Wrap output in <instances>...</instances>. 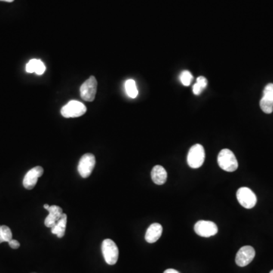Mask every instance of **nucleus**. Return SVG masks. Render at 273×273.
Masks as SVG:
<instances>
[{
  "label": "nucleus",
  "instance_id": "nucleus-1",
  "mask_svg": "<svg viewBox=\"0 0 273 273\" xmlns=\"http://www.w3.org/2000/svg\"><path fill=\"white\" fill-rule=\"evenodd\" d=\"M217 161L219 167L228 173H232L238 168V163L235 155L228 149H223L219 152Z\"/></svg>",
  "mask_w": 273,
  "mask_h": 273
},
{
  "label": "nucleus",
  "instance_id": "nucleus-2",
  "mask_svg": "<svg viewBox=\"0 0 273 273\" xmlns=\"http://www.w3.org/2000/svg\"><path fill=\"white\" fill-rule=\"evenodd\" d=\"M87 112V108L82 102L77 100L68 102L61 109V114L65 118H78Z\"/></svg>",
  "mask_w": 273,
  "mask_h": 273
},
{
  "label": "nucleus",
  "instance_id": "nucleus-3",
  "mask_svg": "<svg viewBox=\"0 0 273 273\" xmlns=\"http://www.w3.org/2000/svg\"><path fill=\"white\" fill-rule=\"evenodd\" d=\"M205 160L204 148L202 145H195L191 147L188 154V166L192 169H198L203 166Z\"/></svg>",
  "mask_w": 273,
  "mask_h": 273
},
{
  "label": "nucleus",
  "instance_id": "nucleus-4",
  "mask_svg": "<svg viewBox=\"0 0 273 273\" xmlns=\"http://www.w3.org/2000/svg\"><path fill=\"white\" fill-rule=\"evenodd\" d=\"M102 253L106 263L115 265L118 259V248L111 239H106L102 243Z\"/></svg>",
  "mask_w": 273,
  "mask_h": 273
},
{
  "label": "nucleus",
  "instance_id": "nucleus-5",
  "mask_svg": "<svg viewBox=\"0 0 273 273\" xmlns=\"http://www.w3.org/2000/svg\"><path fill=\"white\" fill-rule=\"evenodd\" d=\"M239 203L246 209H252L256 206L257 198L256 194L250 188L243 187L237 190L236 194Z\"/></svg>",
  "mask_w": 273,
  "mask_h": 273
},
{
  "label": "nucleus",
  "instance_id": "nucleus-6",
  "mask_svg": "<svg viewBox=\"0 0 273 273\" xmlns=\"http://www.w3.org/2000/svg\"><path fill=\"white\" fill-rule=\"evenodd\" d=\"M96 90H97V81L94 76L90 77L80 88L81 98L87 102H92L94 100Z\"/></svg>",
  "mask_w": 273,
  "mask_h": 273
},
{
  "label": "nucleus",
  "instance_id": "nucleus-7",
  "mask_svg": "<svg viewBox=\"0 0 273 273\" xmlns=\"http://www.w3.org/2000/svg\"><path fill=\"white\" fill-rule=\"evenodd\" d=\"M96 165V159L92 154H86L81 157L78 163V170L82 178H87L91 175Z\"/></svg>",
  "mask_w": 273,
  "mask_h": 273
},
{
  "label": "nucleus",
  "instance_id": "nucleus-8",
  "mask_svg": "<svg viewBox=\"0 0 273 273\" xmlns=\"http://www.w3.org/2000/svg\"><path fill=\"white\" fill-rule=\"evenodd\" d=\"M196 234L203 237H210L216 235L218 227L214 222L210 221L200 220L194 225Z\"/></svg>",
  "mask_w": 273,
  "mask_h": 273
},
{
  "label": "nucleus",
  "instance_id": "nucleus-9",
  "mask_svg": "<svg viewBox=\"0 0 273 273\" xmlns=\"http://www.w3.org/2000/svg\"><path fill=\"white\" fill-rule=\"evenodd\" d=\"M254 249L251 246H244L241 247L236 254L235 262L238 266L244 267L250 264L254 259Z\"/></svg>",
  "mask_w": 273,
  "mask_h": 273
},
{
  "label": "nucleus",
  "instance_id": "nucleus-10",
  "mask_svg": "<svg viewBox=\"0 0 273 273\" xmlns=\"http://www.w3.org/2000/svg\"><path fill=\"white\" fill-rule=\"evenodd\" d=\"M44 169L41 166H36L28 171L23 179V185L26 189L31 190L38 183V179L44 174Z\"/></svg>",
  "mask_w": 273,
  "mask_h": 273
},
{
  "label": "nucleus",
  "instance_id": "nucleus-11",
  "mask_svg": "<svg viewBox=\"0 0 273 273\" xmlns=\"http://www.w3.org/2000/svg\"><path fill=\"white\" fill-rule=\"evenodd\" d=\"M162 233H163V227L160 224H152L147 230L145 240L150 244L157 242L161 237Z\"/></svg>",
  "mask_w": 273,
  "mask_h": 273
},
{
  "label": "nucleus",
  "instance_id": "nucleus-12",
  "mask_svg": "<svg viewBox=\"0 0 273 273\" xmlns=\"http://www.w3.org/2000/svg\"><path fill=\"white\" fill-rule=\"evenodd\" d=\"M151 178L156 185H163L167 180V173L166 169L160 165L154 166L151 172Z\"/></svg>",
  "mask_w": 273,
  "mask_h": 273
},
{
  "label": "nucleus",
  "instance_id": "nucleus-13",
  "mask_svg": "<svg viewBox=\"0 0 273 273\" xmlns=\"http://www.w3.org/2000/svg\"><path fill=\"white\" fill-rule=\"evenodd\" d=\"M67 225V215L65 213H63L62 216H61L60 219H59L56 225L51 228V231L53 234H56L58 237L61 238L65 235V228H66Z\"/></svg>",
  "mask_w": 273,
  "mask_h": 273
},
{
  "label": "nucleus",
  "instance_id": "nucleus-14",
  "mask_svg": "<svg viewBox=\"0 0 273 273\" xmlns=\"http://www.w3.org/2000/svg\"><path fill=\"white\" fill-rule=\"evenodd\" d=\"M125 90L127 96L130 98H136L139 95V90L136 88V83L133 79L127 80L125 82Z\"/></svg>",
  "mask_w": 273,
  "mask_h": 273
},
{
  "label": "nucleus",
  "instance_id": "nucleus-15",
  "mask_svg": "<svg viewBox=\"0 0 273 273\" xmlns=\"http://www.w3.org/2000/svg\"><path fill=\"white\" fill-rule=\"evenodd\" d=\"M262 99L273 105V84H268L265 86Z\"/></svg>",
  "mask_w": 273,
  "mask_h": 273
},
{
  "label": "nucleus",
  "instance_id": "nucleus-16",
  "mask_svg": "<svg viewBox=\"0 0 273 273\" xmlns=\"http://www.w3.org/2000/svg\"><path fill=\"white\" fill-rule=\"evenodd\" d=\"M180 81L184 86H189L193 81V75L189 71H183L180 75Z\"/></svg>",
  "mask_w": 273,
  "mask_h": 273
},
{
  "label": "nucleus",
  "instance_id": "nucleus-17",
  "mask_svg": "<svg viewBox=\"0 0 273 273\" xmlns=\"http://www.w3.org/2000/svg\"><path fill=\"white\" fill-rule=\"evenodd\" d=\"M1 234H2L3 239L4 242H9L13 239V233L11 229L7 225H2L1 226Z\"/></svg>",
  "mask_w": 273,
  "mask_h": 273
},
{
  "label": "nucleus",
  "instance_id": "nucleus-18",
  "mask_svg": "<svg viewBox=\"0 0 273 273\" xmlns=\"http://www.w3.org/2000/svg\"><path fill=\"white\" fill-rule=\"evenodd\" d=\"M48 211L49 213L53 214V216H54L55 217L58 219V221H59V219H60L61 216H62V214H63L62 209L60 208L59 207H58V206H56V205H53V206L50 207V208L48 209Z\"/></svg>",
  "mask_w": 273,
  "mask_h": 273
},
{
  "label": "nucleus",
  "instance_id": "nucleus-19",
  "mask_svg": "<svg viewBox=\"0 0 273 273\" xmlns=\"http://www.w3.org/2000/svg\"><path fill=\"white\" fill-rule=\"evenodd\" d=\"M38 62L39 59H31L29 61L26 65V71L28 73H35L36 72L37 66H38Z\"/></svg>",
  "mask_w": 273,
  "mask_h": 273
},
{
  "label": "nucleus",
  "instance_id": "nucleus-20",
  "mask_svg": "<svg viewBox=\"0 0 273 273\" xmlns=\"http://www.w3.org/2000/svg\"><path fill=\"white\" fill-rule=\"evenodd\" d=\"M57 222L58 219H56L53 214L49 213L48 216L46 218L44 224H45L46 226L48 227V228H53Z\"/></svg>",
  "mask_w": 273,
  "mask_h": 273
},
{
  "label": "nucleus",
  "instance_id": "nucleus-21",
  "mask_svg": "<svg viewBox=\"0 0 273 273\" xmlns=\"http://www.w3.org/2000/svg\"><path fill=\"white\" fill-rule=\"evenodd\" d=\"M45 65H44V63L42 62V61L40 60L39 59V62H38V66H37L36 72H35V73H36L37 75H43L44 72H45Z\"/></svg>",
  "mask_w": 273,
  "mask_h": 273
},
{
  "label": "nucleus",
  "instance_id": "nucleus-22",
  "mask_svg": "<svg viewBox=\"0 0 273 273\" xmlns=\"http://www.w3.org/2000/svg\"><path fill=\"white\" fill-rule=\"evenodd\" d=\"M197 83L199 86L202 87V88L204 90L207 86V78H204V77L200 76L198 77L197 79Z\"/></svg>",
  "mask_w": 273,
  "mask_h": 273
},
{
  "label": "nucleus",
  "instance_id": "nucleus-23",
  "mask_svg": "<svg viewBox=\"0 0 273 273\" xmlns=\"http://www.w3.org/2000/svg\"><path fill=\"white\" fill-rule=\"evenodd\" d=\"M203 89L196 83L193 86V93L195 95H200L203 92Z\"/></svg>",
  "mask_w": 273,
  "mask_h": 273
},
{
  "label": "nucleus",
  "instance_id": "nucleus-24",
  "mask_svg": "<svg viewBox=\"0 0 273 273\" xmlns=\"http://www.w3.org/2000/svg\"><path fill=\"white\" fill-rule=\"evenodd\" d=\"M9 244H10V247L13 249H18L20 247V243L16 241V240H13V239H12L11 241H9Z\"/></svg>",
  "mask_w": 273,
  "mask_h": 273
},
{
  "label": "nucleus",
  "instance_id": "nucleus-25",
  "mask_svg": "<svg viewBox=\"0 0 273 273\" xmlns=\"http://www.w3.org/2000/svg\"><path fill=\"white\" fill-rule=\"evenodd\" d=\"M163 273H179L177 270L173 269V268H168Z\"/></svg>",
  "mask_w": 273,
  "mask_h": 273
},
{
  "label": "nucleus",
  "instance_id": "nucleus-26",
  "mask_svg": "<svg viewBox=\"0 0 273 273\" xmlns=\"http://www.w3.org/2000/svg\"><path fill=\"white\" fill-rule=\"evenodd\" d=\"M4 242V239H3L2 234H1V225H0V244Z\"/></svg>",
  "mask_w": 273,
  "mask_h": 273
},
{
  "label": "nucleus",
  "instance_id": "nucleus-27",
  "mask_svg": "<svg viewBox=\"0 0 273 273\" xmlns=\"http://www.w3.org/2000/svg\"><path fill=\"white\" fill-rule=\"evenodd\" d=\"M50 206H49L48 204H44V207L46 210H48V209L50 208Z\"/></svg>",
  "mask_w": 273,
  "mask_h": 273
},
{
  "label": "nucleus",
  "instance_id": "nucleus-28",
  "mask_svg": "<svg viewBox=\"0 0 273 273\" xmlns=\"http://www.w3.org/2000/svg\"><path fill=\"white\" fill-rule=\"evenodd\" d=\"M0 1H4V2H7V3H12L14 1V0H0Z\"/></svg>",
  "mask_w": 273,
  "mask_h": 273
},
{
  "label": "nucleus",
  "instance_id": "nucleus-29",
  "mask_svg": "<svg viewBox=\"0 0 273 273\" xmlns=\"http://www.w3.org/2000/svg\"><path fill=\"white\" fill-rule=\"evenodd\" d=\"M270 273H273V270H271V271H270Z\"/></svg>",
  "mask_w": 273,
  "mask_h": 273
},
{
  "label": "nucleus",
  "instance_id": "nucleus-30",
  "mask_svg": "<svg viewBox=\"0 0 273 273\" xmlns=\"http://www.w3.org/2000/svg\"></svg>",
  "mask_w": 273,
  "mask_h": 273
}]
</instances>
